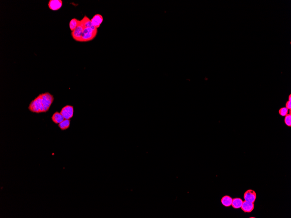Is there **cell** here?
I'll use <instances>...</instances> for the list:
<instances>
[{
    "label": "cell",
    "instance_id": "cell-1",
    "mask_svg": "<svg viewBox=\"0 0 291 218\" xmlns=\"http://www.w3.org/2000/svg\"><path fill=\"white\" fill-rule=\"evenodd\" d=\"M29 111L33 113H40L44 112L43 105L42 101L41 94L32 101L29 105Z\"/></svg>",
    "mask_w": 291,
    "mask_h": 218
},
{
    "label": "cell",
    "instance_id": "cell-2",
    "mask_svg": "<svg viewBox=\"0 0 291 218\" xmlns=\"http://www.w3.org/2000/svg\"><path fill=\"white\" fill-rule=\"evenodd\" d=\"M98 32L97 29L84 28L80 42H88L92 41L96 37Z\"/></svg>",
    "mask_w": 291,
    "mask_h": 218
},
{
    "label": "cell",
    "instance_id": "cell-3",
    "mask_svg": "<svg viewBox=\"0 0 291 218\" xmlns=\"http://www.w3.org/2000/svg\"><path fill=\"white\" fill-rule=\"evenodd\" d=\"M65 119H70L72 118L74 112V107L72 105H67L62 108L60 112Z\"/></svg>",
    "mask_w": 291,
    "mask_h": 218
},
{
    "label": "cell",
    "instance_id": "cell-4",
    "mask_svg": "<svg viewBox=\"0 0 291 218\" xmlns=\"http://www.w3.org/2000/svg\"><path fill=\"white\" fill-rule=\"evenodd\" d=\"M84 29V27L80 21V23L77 28L72 32L71 35L73 39L76 41H80Z\"/></svg>",
    "mask_w": 291,
    "mask_h": 218
},
{
    "label": "cell",
    "instance_id": "cell-5",
    "mask_svg": "<svg viewBox=\"0 0 291 218\" xmlns=\"http://www.w3.org/2000/svg\"><path fill=\"white\" fill-rule=\"evenodd\" d=\"M257 197L256 192L253 190L249 189L246 191L244 195V198L246 201L254 203Z\"/></svg>",
    "mask_w": 291,
    "mask_h": 218
},
{
    "label": "cell",
    "instance_id": "cell-6",
    "mask_svg": "<svg viewBox=\"0 0 291 218\" xmlns=\"http://www.w3.org/2000/svg\"><path fill=\"white\" fill-rule=\"evenodd\" d=\"M50 9L52 11H57L60 9L62 6V0H50L48 4Z\"/></svg>",
    "mask_w": 291,
    "mask_h": 218
},
{
    "label": "cell",
    "instance_id": "cell-7",
    "mask_svg": "<svg viewBox=\"0 0 291 218\" xmlns=\"http://www.w3.org/2000/svg\"><path fill=\"white\" fill-rule=\"evenodd\" d=\"M254 203L244 201L243 202L242 205L241 207V209L244 212L247 213H250L252 212L254 209Z\"/></svg>",
    "mask_w": 291,
    "mask_h": 218
},
{
    "label": "cell",
    "instance_id": "cell-8",
    "mask_svg": "<svg viewBox=\"0 0 291 218\" xmlns=\"http://www.w3.org/2000/svg\"><path fill=\"white\" fill-rule=\"evenodd\" d=\"M103 19L101 14H97L95 15L91 20L92 25L96 29H98L100 26L103 21Z\"/></svg>",
    "mask_w": 291,
    "mask_h": 218
},
{
    "label": "cell",
    "instance_id": "cell-9",
    "mask_svg": "<svg viewBox=\"0 0 291 218\" xmlns=\"http://www.w3.org/2000/svg\"><path fill=\"white\" fill-rule=\"evenodd\" d=\"M65 118L62 114L58 112H54L52 116V120L55 124H59Z\"/></svg>",
    "mask_w": 291,
    "mask_h": 218
},
{
    "label": "cell",
    "instance_id": "cell-10",
    "mask_svg": "<svg viewBox=\"0 0 291 218\" xmlns=\"http://www.w3.org/2000/svg\"><path fill=\"white\" fill-rule=\"evenodd\" d=\"M41 97L42 99L48 104H50L51 105L52 104L53 102L54 98L53 96L49 92H45V93L41 94Z\"/></svg>",
    "mask_w": 291,
    "mask_h": 218
},
{
    "label": "cell",
    "instance_id": "cell-11",
    "mask_svg": "<svg viewBox=\"0 0 291 218\" xmlns=\"http://www.w3.org/2000/svg\"><path fill=\"white\" fill-rule=\"evenodd\" d=\"M80 21L83 25L84 28H91L94 29H96L92 25L91 20H90V19L86 16H85Z\"/></svg>",
    "mask_w": 291,
    "mask_h": 218
},
{
    "label": "cell",
    "instance_id": "cell-12",
    "mask_svg": "<svg viewBox=\"0 0 291 218\" xmlns=\"http://www.w3.org/2000/svg\"><path fill=\"white\" fill-rule=\"evenodd\" d=\"M233 199L229 196H225L221 199L222 204L226 207H229L232 206Z\"/></svg>",
    "mask_w": 291,
    "mask_h": 218
},
{
    "label": "cell",
    "instance_id": "cell-13",
    "mask_svg": "<svg viewBox=\"0 0 291 218\" xmlns=\"http://www.w3.org/2000/svg\"><path fill=\"white\" fill-rule=\"evenodd\" d=\"M71 120L65 119L62 122L58 124L59 128L62 131L65 130L69 129L70 126Z\"/></svg>",
    "mask_w": 291,
    "mask_h": 218
},
{
    "label": "cell",
    "instance_id": "cell-14",
    "mask_svg": "<svg viewBox=\"0 0 291 218\" xmlns=\"http://www.w3.org/2000/svg\"><path fill=\"white\" fill-rule=\"evenodd\" d=\"M243 202L242 200L240 198H234L233 199L232 206L234 209H239L242 207Z\"/></svg>",
    "mask_w": 291,
    "mask_h": 218
},
{
    "label": "cell",
    "instance_id": "cell-15",
    "mask_svg": "<svg viewBox=\"0 0 291 218\" xmlns=\"http://www.w3.org/2000/svg\"><path fill=\"white\" fill-rule=\"evenodd\" d=\"M80 21L76 19H73L70 22V28L71 31H73L80 23Z\"/></svg>",
    "mask_w": 291,
    "mask_h": 218
},
{
    "label": "cell",
    "instance_id": "cell-16",
    "mask_svg": "<svg viewBox=\"0 0 291 218\" xmlns=\"http://www.w3.org/2000/svg\"><path fill=\"white\" fill-rule=\"evenodd\" d=\"M279 112L281 116L284 117L288 114L289 110L286 107H282L279 110Z\"/></svg>",
    "mask_w": 291,
    "mask_h": 218
},
{
    "label": "cell",
    "instance_id": "cell-17",
    "mask_svg": "<svg viewBox=\"0 0 291 218\" xmlns=\"http://www.w3.org/2000/svg\"><path fill=\"white\" fill-rule=\"evenodd\" d=\"M284 122L286 125L290 127L291 126V114H287L285 116L284 119Z\"/></svg>",
    "mask_w": 291,
    "mask_h": 218
},
{
    "label": "cell",
    "instance_id": "cell-18",
    "mask_svg": "<svg viewBox=\"0 0 291 218\" xmlns=\"http://www.w3.org/2000/svg\"><path fill=\"white\" fill-rule=\"evenodd\" d=\"M285 107L288 109V110H291V101H287L286 102V104H285Z\"/></svg>",
    "mask_w": 291,
    "mask_h": 218
},
{
    "label": "cell",
    "instance_id": "cell-19",
    "mask_svg": "<svg viewBox=\"0 0 291 218\" xmlns=\"http://www.w3.org/2000/svg\"><path fill=\"white\" fill-rule=\"evenodd\" d=\"M288 99H289V101H291V94H290V95H289V98H288Z\"/></svg>",
    "mask_w": 291,
    "mask_h": 218
},
{
    "label": "cell",
    "instance_id": "cell-20",
    "mask_svg": "<svg viewBox=\"0 0 291 218\" xmlns=\"http://www.w3.org/2000/svg\"><path fill=\"white\" fill-rule=\"evenodd\" d=\"M290 110V112H289L290 113H289V114H291V110Z\"/></svg>",
    "mask_w": 291,
    "mask_h": 218
}]
</instances>
